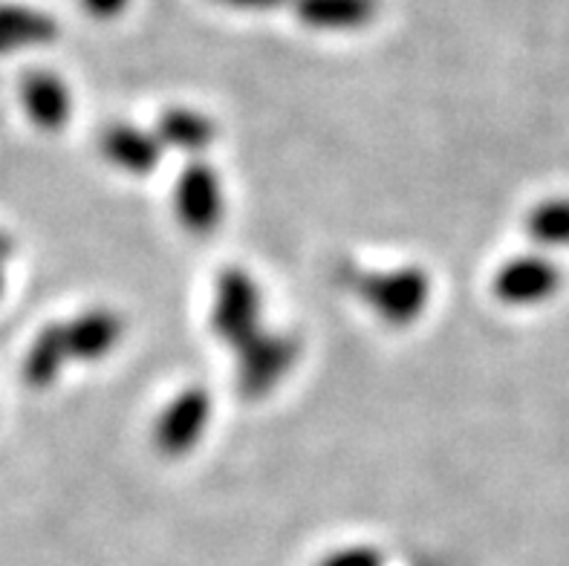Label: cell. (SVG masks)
Segmentation results:
<instances>
[{"mask_svg": "<svg viewBox=\"0 0 569 566\" xmlns=\"http://www.w3.org/2000/svg\"><path fill=\"white\" fill-rule=\"evenodd\" d=\"M428 280L419 269H397V272L379 275L368 287V301L385 321L408 324L426 309Z\"/></svg>", "mask_w": 569, "mask_h": 566, "instance_id": "obj_3", "label": "cell"}, {"mask_svg": "<svg viewBox=\"0 0 569 566\" xmlns=\"http://www.w3.org/2000/svg\"><path fill=\"white\" fill-rule=\"evenodd\" d=\"M119 336H122L119 318L113 312H104V309L84 312L67 327H61L67 356H72V359H99L116 345Z\"/></svg>", "mask_w": 569, "mask_h": 566, "instance_id": "obj_7", "label": "cell"}, {"mask_svg": "<svg viewBox=\"0 0 569 566\" xmlns=\"http://www.w3.org/2000/svg\"><path fill=\"white\" fill-rule=\"evenodd\" d=\"M56 36V27L47 14L27 7H3L0 3V52L29 43H43Z\"/></svg>", "mask_w": 569, "mask_h": 566, "instance_id": "obj_10", "label": "cell"}, {"mask_svg": "<svg viewBox=\"0 0 569 566\" xmlns=\"http://www.w3.org/2000/svg\"><path fill=\"white\" fill-rule=\"evenodd\" d=\"M81 7L96 14V18H116L128 7V0H81Z\"/></svg>", "mask_w": 569, "mask_h": 566, "instance_id": "obj_15", "label": "cell"}, {"mask_svg": "<svg viewBox=\"0 0 569 566\" xmlns=\"http://www.w3.org/2000/svg\"><path fill=\"white\" fill-rule=\"evenodd\" d=\"M177 217L191 231H211L223 215V188L209 166H191L173 188Z\"/></svg>", "mask_w": 569, "mask_h": 566, "instance_id": "obj_2", "label": "cell"}, {"mask_svg": "<svg viewBox=\"0 0 569 566\" xmlns=\"http://www.w3.org/2000/svg\"><path fill=\"white\" fill-rule=\"evenodd\" d=\"M226 3H238V7H274L281 0H226Z\"/></svg>", "mask_w": 569, "mask_h": 566, "instance_id": "obj_16", "label": "cell"}, {"mask_svg": "<svg viewBox=\"0 0 569 566\" xmlns=\"http://www.w3.org/2000/svg\"><path fill=\"white\" fill-rule=\"evenodd\" d=\"M3 287H7V280H3V264H0V295H3Z\"/></svg>", "mask_w": 569, "mask_h": 566, "instance_id": "obj_18", "label": "cell"}, {"mask_svg": "<svg viewBox=\"0 0 569 566\" xmlns=\"http://www.w3.org/2000/svg\"><path fill=\"white\" fill-rule=\"evenodd\" d=\"M376 12V0H298V14L310 27L353 29L368 23Z\"/></svg>", "mask_w": 569, "mask_h": 566, "instance_id": "obj_9", "label": "cell"}, {"mask_svg": "<svg viewBox=\"0 0 569 566\" xmlns=\"http://www.w3.org/2000/svg\"><path fill=\"white\" fill-rule=\"evenodd\" d=\"M561 287V272L552 260L541 255H520V258L506 260L495 275V295L509 307H532L558 292Z\"/></svg>", "mask_w": 569, "mask_h": 566, "instance_id": "obj_1", "label": "cell"}, {"mask_svg": "<svg viewBox=\"0 0 569 566\" xmlns=\"http://www.w3.org/2000/svg\"><path fill=\"white\" fill-rule=\"evenodd\" d=\"M527 229L535 244L569 246V200H547L535 208L527 220Z\"/></svg>", "mask_w": 569, "mask_h": 566, "instance_id": "obj_12", "label": "cell"}, {"mask_svg": "<svg viewBox=\"0 0 569 566\" xmlns=\"http://www.w3.org/2000/svg\"><path fill=\"white\" fill-rule=\"evenodd\" d=\"M9 251H12V244H9L7 237H0V264H3V260H7Z\"/></svg>", "mask_w": 569, "mask_h": 566, "instance_id": "obj_17", "label": "cell"}, {"mask_svg": "<svg viewBox=\"0 0 569 566\" xmlns=\"http://www.w3.org/2000/svg\"><path fill=\"white\" fill-rule=\"evenodd\" d=\"M29 119L43 130H58L70 119V90L52 72H29L21 87Z\"/></svg>", "mask_w": 569, "mask_h": 566, "instance_id": "obj_6", "label": "cell"}, {"mask_svg": "<svg viewBox=\"0 0 569 566\" xmlns=\"http://www.w3.org/2000/svg\"><path fill=\"white\" fill-rule=\"evenodd\" d=\"M318 566H382V555L373 546H347L327 555Z\"/></svg>", "mask_w": 569, "mask_h": 566, "instance_id": "obj_14", "label": "cell"}, {"mask_svg": "<svg viewBox=\"0 0 569 566\" xmlns=\"http://www.w3.org/2000/svg\"><path fill=\"white\" fill-rule=\"evenodd\" d=\"M70 359L67 356L64 338L61 330H47L38 336V341L32 345L27 356V376L32 385H50L56 379V374L61 370V365Z\"/></svg>", "mask_w": 569, "mask_h": 566, "instance_id": "obj_13", "label": "cell"}, {"mask_svg": "<svg viewBox=\"0 0 569 566\" xmlns=\"http://www.w3.org/2000/svg\"><path fill=\"white\" fill-rule=\"evenodd\" d=\"M214 137V128L206 116L194 110H171L159 125V145H177V151H206Z\"/></svg>", "mask_w": 569, "mask_h": 566, "instance_id": "obj_11", "label": "cell"}, {"mask_svg": "<svg viewBox=\"0 0 569 566\" xmlns=\"http://www.w3.org/2000/svg\"><path fill=\"white\" fill-rule=\"evenodd\" d=\"M101 151L128 173H148V168L159 159V139L153 142L133 128H108L101 139Z\"/></svg>", "mask_w": 569, "mask_h": 566, "instance_id": "obj_8", "label": "cell"}, {"mask_svg": "<svg viewBox=\"0 0 569 566\" xmlns=\"http://www.w3.org/2000/svg\"><path fill=\"white\" fill-rule=\"evenodd\" d=\"M260 316V292L249 275L229 272L214 295V327L220 336L229 338H252L258 332Z\"/></svg>", "mask_w": 569, "mask_h": 566, "instance_id": "obj_4", "label": "cell"}, {"mask_svg": "<svg viewBox=\"0 0 569 566\" xmlns=\"http://www.w3.org/2000/svg\"><path fill=\"white\" fill-rule=\"evenodd\" d=\"M209 423V396L188 390L162 410L157 423V445L168 454H186L194 448Z\"/></svg>", "mask_w": 569, "mask_h": 566, "instance_id": "obj_5", "label": "cell"}]
</instances>
